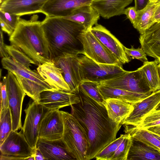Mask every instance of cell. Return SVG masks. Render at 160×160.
I'll use <instances>...</instances> for the list:
<instances>
[{
  "label": "cell",
  "instance_id": "cell-1",
  "mask_svg": "<svg viewBox=\"0 0 160 160\" xmlns=\"http://www.w3.org/2000/svg\"><path fill=\"white\" fill-rule=\"evenodd\" d=\"M80 101L70 106L71 113L85 131L88 146V160L95 158L98 154L116 138L122 124L112 120L106 108L94 101L79 87L75 92Z\"/></svg>",
  "mask_w": 160,
  "mask_h": 160
},
{
  "label": "cell",
  "instance_id": "cell-2",
  "mask_svg": "<svg viewBox=\"0 0 160 160\" xmlns=\"http://www.w3.org/2000/svg\"><path fill=\"white\" fill-rule=\"evenodd\" d=\"M41 26L51 61L67 55L81 54V36L86 31L82 26L62 18L47 16Z\"/></svg>",
  "mask_w": 160,
  "mask_h": 160
},
{
  "label": "cell",
  "instance_id": "cell-3",
  "mask_svg": "<svg viewBox=\"0 0 160 160\" xmlns=\"http://www.w3.org/2000/svg\"><path fill=\"white\" fill-rule=\"evenodd\" d=\"M9 41L11 45L25 53L36 65L51 61L41 22L20 18Z\"/></svg>",
  "mask_w": 160,
  "mask_h": 160
},
{
  "label": "cell",
  "instance_id": "cell-4",
  "mask_svg": "<svg viewBox=\"0 0 160 160\" xmlns=\"http://www.w3.org/2000/svg\"><path fill=\"white\" fill-rule=\"evenodd\" d=\"M64 129L62 139L69 153L77 160H88V142L87 134L71 113L61 111Z\"/></svg>",
  "mask_w": 160,
  "mask_h": 160
},
{
  "label": "cell",
  "instance_id": "cell-5",
  "mask_svg": "<svg viewBox=\"0 0 160 160\" xmlns=\"http://www.w3.org/2000/svg\"><path fill=\"white\" fill-rule=\"evenodd\" d=\"M80 72L82 81L100 84L118 77L126 72L122 65L100 64L82 55L79 57Z\"/></svg>",
  "mask_w": 160,
  "mask_h": 160
},
{
  "label": "cell",
  "instance_id": "cell-6",
  "mask_svg": "<svg viewBox=\"0 0 160 160\" xmlns=\"http://www.w3.org/2000/svg\"><path fill=\"white\" fill-rule=\"evenodd\" d=\"M17 131L12 130L0 145V160H26L35 157V152L22 133Z\"/></svg>",
  "mask_w": 160,
  "mask_h": 160
},
{
  "label": "cell",
  "instance_id": "cell-7",
  "mask_svg": "<svg viewBox=\"0 0 160 160\" xmlns=\"http://www.w3.org/2000/svg\"><path fill=\"white\" fill-rule=\"evenodd\" d=\"M5 80L8 96V107L11 115L12 130L18 131L22 128L21 120L23 100L26 95L15 75L8 71Z\"/></svg>",
  "mask_w": 160,
  "mask_h": 160
},
{
  "label": "cell",
  "instance_id": "cell-8",
  "mask_svg": "<svg viewBox=\"0 0 160 160\" xmlns=\"http://www.w3.org/2000/svg\"><path fill=\"white\" fill-rule=\"evenodd\" d=\"M25 118L22 130L26 140L35 152L38 139V127L48 110L38 102L29 103L24 110Z\"/></svg>",
  "mask_w": 160,
  "mask_h": 160
},
{
  "label": "cell",
  "instance_id": "cell-9",
  "mask_svg": "<svg viewBox=\"0 0 160 160\" xmlns=\"http://www.w3.org/2000/svg\"><path fill=\"white\" fill-rule=\"evenodd\" d=\"M81 40L83 55L100 64L122 65L115 57L109 52L99 42L90 30L81 34Z\"/></svg>",
  "mask_w": 160,
  "mask_h": 160
},
{
  "label": "cell",
  "instance_id": "cell-10",
  "mask_svg": "<svg viewBox=\"0 0 160 160\" xmlns=\"http://www.w3.org/2000/svg\"><path fill=\"white\" fill-rule=\"evenodd\" d=\"M100 84L139 93L152 92L141 71L138 68L127 71L122 75Z\"/></svg>",
  "mask_w": 160,
  "mask_h": 160
},
{
  "label": "cell",
  "instance_id": "cell-11",
  "mask_svg": "<svg viewBox=\"0 0 160 160\" xmlns=\"http://www.w3.org/2000/svg\"><path fill=\"white\" fill-rule=\"evenodd\" d=\"M90 30L109 52L122 64L128 63L131 58L126 53L125 46L106 28L98 23Z\"/></svg>",
  "mask_w": 160,
  "mask_h": 160
},
{
  "label": "cell",
  "instance_id": "cell-12",
  "mask_svg": "<svg viewBox=\"0 0 160 160\" xmlns=\"http://www.w3.org/2000/svg\"><path fill=\"white\" fill-rule=\"evenodd\" d=\"M64 125L59 109L48 110L41 120L38 127V138L54 140L62 138Z\"/></svg>",
  "mask_w": 160,
  "mask_h": 160
},
{
  "label": "cell",
  "instance_id": "cell-13",
  "mask_svg": "<svg viewBox=\"0 0 160 160\" xmlns=\"http://www.w3.org/2000/svg\"><path fill=\"white\" fill-rule=\"evenodd\" d=\"M52 62L62 70L63 77L70 88L71 92L75 93L82 81L78 55H67Z\"/></svg>",
  "mask_w": 160,
  "mask_h": 160
},
{
  "label": "cell",
  "instance_id": "cell-14",
  "mask_svg": "<svg viewBox=\"0 0 160 160\" xmlns=\"http://www.w3.org/2000/svg\"><path fill=\"white\" fill-rule=\"evenodd\" d=\"M80 101L79 97L76 92L54 89L42 92L38 103L48 110H51L71 106Z\"/></svg>",
  "mask_w": 160,
  "mask_h": 160
},
{
  "label": "cell",
  "instance_id": "cell-15",
  "mask_svg": "<svg viewBox=\"0 0 160 160\" xmlns=\"http://www.w3.org/2000/svg\"><path fill=\"white\" fill-rule=\"evenodd\" d=\"M160 103V90L153 92L142 100L132 104L133 109L122 125L137 126L144 118L155 109Z\"/></svg>",
  "mask_w": 160,
  "mask_h": 160
},
{
  "label": "cell",
  "instance_id": "cell-16",
  "mask_svg": "<svg viewBox=\"0 0 160 160\" xmlns=\"http://www.w3.org/2000/svg\"><path fill=\"white\" fill-rule=\"evenodd\" d=\"M93 0H47L41 13L49 17L65 18L71 15L78 8L90 5Z\"/></svg>",
  "mask_w": 160,
  "mask_h": 160
},
{
  "label": "cell",
  "instance_id": "cell-17",
  "mask_svg": "<svg viewBox=\"0 0 160 160\" xmlns=\"http://www.w3.org/2000/svg\"><path fill=\"white\" fill-rule=\"evenodd\" d=\"M36 147L46 160H75L68 151L62 138L54 140L38 138Z\"/></svg>",
  "mask_w": 160,
  "mask_h": 160
},
{
  "label": "cell",
  "instance_id": "cell-18",
  "mask_svg": "<svg viewBox=\"0 0 160 160\" xmlns=\"http://www.w3.org/2000/svg\"><path fill=\"white\" fill-rule=\"evenodd\" d=\"M47 0H3L0 10L20 16L41 12Z\"/></svg>",
  "mask_w": 160,
  "mask_h": 160
},
{
  "label": "cell",
  "instance_id": "cell-19",
  "mask_svg": "<svg viewBox=\"0 0 160 160\" xmlns=\"http://www.w3.org/2000/svg\"><path fill=\"white\" fill-rule=\"evenodd\" d=\"M37 71L43 80L53 89L71 92L61 68L50 61L38 66Z\"/></svg>",
  "mask_w": 160,
  "mask_h": 160
},
{
  "label": "cell",
  "instance_id": "cell-20",
  "mask_svg": "<svg viewBox=\"0 0 160 160\" xmlns=\"http://www.w3.org/2000/svg\"><path fill=\"white\" fill-rule=\"evenodd\" d=\"M139 41L141 48L146 54L155 59L158 64L160 62V22H156L142 34Z\"/></svg>",
  "mask_w": 160,
  "mask_h": 160
},
{
  "label": "cell",
  "instance_id": "cell-21",
  "mask_svg": "<svg viewBox=\"0 0 160 160\" xmlns=\"http://www.w3.org/2000/svg\"><path fill=\"white\" fill-rule=\"evenodd\" d=\"M3 68L12 72L32 80L46 88L53 89L42 78L37 71L28 69L11 57L3 58L1 60Z\"/></svg>",
  "mask_w": 160,
  "mask_h": 160
},
{
  "label": "cell",
  "instance_id": "cell-22",
  "mask_svg": "<svg viewBox=\"0 0 160 160\" xmlns=\"http://www.w3.org/2000/svg\"><path fill=\"white\" fill-rule=\"evenodd\" d=\"M133 0H93L90 5L105 19L123 14Z\"/></svg>",
  "mask_w": 160,
  "mask_h": 160
},
{
  "label": "cell",
  "instance_id": "cell-23",
  "mask_svg": "<svg viewBox=\"0 0 160 160\" xmlns=\"http://www.w3.org/2000/svg\"><path fill=\"white\" fill-rule=\"evenodd\" d=\"M100 16L90 5H86L75 9L71 15L62 18L79 24L88 30L98 23Z\"/></svg>",
  "mask_w": 160,
  "mask_h": 160
},
{
  "label": "cell",
  "instance_id": "cell-24",
  "mask_svg": "<svg viewBox=\"0 0 160 160\" xmlns=\"http://www.w3.org/2000/svg\"><path fill=\"white\" fill-rule=\"evenodd\" d=\"M105 105L109 118L121 124L133 109L132 104L117 98L106 99Z\"/></svg>",
  "mask_w": 160,
  "mask_h": 160
},
{
  "label": "cell",
  "instance_id": "cell-25",
  "mask_svg": "<svg viewBox=\"0 0 160 160\" xmlns=\"http://www.w3.org/2000/svg\"><path fill=\"white\" fill-rule=\"evenodd\" d=\"M99 90L105 100L109 98H117L133 104L139 102L149 96L152 92L139 93L115 88L100 84Z\"/></svg>",
  "mask_w": 160,
  "mask_h": 160
},
{
  "label": "cell",
  "instance_id": "cell-26",
  "mask_svg": "<svg viewBox=\"0 0 160 160\" xmlns=\"http://www.w3.org/2000/svg\"><path fill=\"white\" fill-rule=\"evenodd\" d=\"M160 160V152L144 143L133 139L127 160Z\"/></svg>",
  "mask_w": 160,
  "mask_h": 160
},
{
  "label": "cell",
  "instance_id": "cell-27",
  "mask_svg": "<svg viewBox=\"0 0 160 160\" xmlns=\"http://www.w3.org/2000/svg\"><path fill=\"white\" fill-rule=\"evenodd\" d=\"M155 7V2H150L144 8L137 11V20L133 27L140 35L144 33L155 23L154 19Z\"/></svg>",
  "mask_w": 160,
  "mask_h": 160
},
{
  "label": "cell",
  "instance_id": "cell-28",
  "mask_svg": "<svg viewBox=\"0 0 160 160\" xmlns=\"http://www.w3.org/2000/svg\"><path fill=\"white\" fill-rule=\"evenodd\" d=\"M138 69L153 92L160 90V77L158 64L154 61H147Z\"/></svg>",
  "mask_w": 160,
  "mask_h": 160
},
{
  "label": "cell",
  "instance_id": "cell-29",
  "mask_svg": "<svg viewBox=\"0 0 160 160\" xmlns=\"http://www.w3.org/2000/svg\"><path fill=\"white\" fill-rule=\"evenodd\" d=\"M125 133H129L133 139L140 141L160 152V141L146 129H139L129 125H124Z\"/></svg>",
  "mask_w": 160,
  "mask_h": 160
},
{
  "label": "cell",
  "instance_id": "cell-30",
  "mask_svg": "<svg viewBox=\"0 0 160 160\" xmlns=\"http://www.w3.org/2000/svg\"><path fill=\"white\" fill-rule=\"evenodd\" d=\"M14 74L26 95L34 101L38 102L40 93L44 91L48 90L42 86L32 80L18 74Z\"/></svg>",
  "mask_w": 160,
  "mask_h": 160
},
{
  "label": "cell",
  "instance_id": "cell-31",
  "mask_svg": "<svg viewBox=\"0 0 160 160\" xmlns=\"http://www.w3.org/2000/svg\"><path fill=\"white\" fill-rule=\"evenodd\" d=\"M0 145L12 130L11 115L8 107L0 112Z\"/></svg>",
  "mask_w": 160,
  "mask_h": 160
},
{
  "label": "cell",
  "instance_id": "cell-32",
  "mask_svg": "<svg viewBox=\"0 0 160 160\" xmlns=\"http://www.w3.org/2000/svg\"><path fill=\"white\" fill-rule=\"evenodd\" d=\"M98 83L90 81H82L79 87L88 96L102 105H105V100L101 94Z\"/></svg>",
  "mask_w": 160,
  "mask_h": 160
},
{
  "label": "cell",
  "instance_id": "cell-33",
  "mask_svg": "<svg viewBox=\"0 0 160 160\" xmlns=\"http://www.w3.org/2000/svg\"><path fill=\"white\" fill-rule=\"evenodd\" d=\"M125 136V134L121 135L119 138L112 141L101 150L95 158L97 160H111Z\"/></svg>",
  "mask_w": 160,
  "mask_h": 160
},
{
  "label": "cell",
  "instance_id": "cell-34",
  "mask_svg": "<svg viewBox=\"0 0 160 160\" xmlns=\"http://www.w3.org/2000/svg\"><path fill=\"white\" fill-rule=\"evenodd\" d=\"M132 138L129 133H125L124 138L118 147L111 160H127Z\"/></svg>",
  "mask_w": 160,
  "mask_h": 160
},
{
  "label": "cell",
  "instance_id": "cell-35",
  "mask_svg": "<svg viewBox=\"0 0 160 160\" xmlns=\"http://www.w3.org/2000/svg\"><path fill=\"white\" fill-rule=\"evenodd\" d=\"M6 49L10 55L20 63L28 69L31 64H35V62L25 53L19 49L11 45L5 46Z\"/></svg>",
  "mask_w": 160,
  "mask_h": 160
},
{
  "label": "cell",
  "instance_id": "cell-36",
  "mask_svg": "<svg viewBox=\"0 0 160 160\" xmlns=\"http://www.w3.org/2000/svg\"><path fill=\"white\" fill-rule=\"evenodd\" d=\"M20 16L0 10V19L7 24L14 31L20 19Z\"/></svg>",
  "mask_w": 160,
  "mask_h": 160
},
{
  "label": "cell",
  "instance_id": "cell-37",
  "mask_svg": "<svg viewBox=\"0 0 160 160\" xmlns=\"http://www.w3.org/2000/svg\"><path fill=\"white\" fill-rule=\"evenodd\" d=\"M124 49L126 53L128 56L139 60L143 63L148 61L147 55L142 48H135L133 46H131L130 48L125 47Z\"/></svg>",
  "mask_w": 160,
  "mask_h": 160
},
{
  "label": "cell",
  "instance_id": "cell-38",
  "mask_svg": "<svg viewBox=\"0 0 160 160\" xmlns=\"http://www.w3.org/2000/svg\"><path fill=\"white\" fill-rule=\"evenodd\" d=\"M1 105L0 112L8 107V96L7 91L6 84L3 79L0 82Z\"/></svg>",
  "mask_w": 160,
  "mask_h": 160
},
{
  "label": "cell",
  "instance_id": "cell-39",
  "mask_svg": "<svg viewBox=\"0 0 160 160\" xmlns=\"http://www.w3.org/2000/svg\"><path fill=\"white\" fill-rule=\"evenodd\" d=\"M129 20L133 26L136 23L138 18V12L135 7H130L125 8L123 13Z\"/></svg>",
  "mask_w": 160,
  "mask_h": 160
},
{
  "label": "cell",
  "instance_id": "cell-40",
  "mask_svg": "<svg viewBox=\"0 0 160 160\" xmlns=\"http://www.w3.org/2000/svg\"><path fill=\"white\" fill-rule=\"evenodd\" d=\"M2 31H0V52L1 57L2 58H5L10 57L7 52L5 48L6 45L4 44L3 40Z\"/></svg>",
  "mask_w": 160,
  "mask_h": 160
},
{
  "label": "cell",
  "instance_id": "cell-41",
  "mask_svg": "<svg viewBox=\"0 0 160 160\" xmlns=\"http://www.w3.org/2000/svg\"><path fill=\"white\" fill-rule=\"evenodd\" d=\"M149 2V0H134V7L137 11L140 10L146 7Z\"/></svg>",
  "mask_w": 160,
  "mask_h": 160
},
{
  "label": "cell",
  "instance_id": "cell-42",
  "mask_svg": "<svg viewBox=\"0 0 160 160\" xmlns=\"http://www.w3.org/2000/svg\"><path fill=\"white\" fill-rule=\"evenodd\" d=\"M155 10L154 19L156 22H160V0H158L155 2Z\"/></svg>",
  "mask_w": 160,
  "mask_h": 160
},
{
  "label": "cell",
  "instance_id": "cell-43",
  "mask_svg": "<svg viewBox=\"0 0 160 160\" xmlns=\"http://www.w3.org/2000/svg\"><path fill=\"white\" fill-rule=\"evenodd\" d=\"M0 22L1 30L7 33L10 36H11L14 31L2 20L0 19Z\"/></svg>",
  "mask_w": 160,
  "mask_h": 160
},
{
  "label": "cell",
  "instance_id": "cell-44",
  "mask_svg": "<svg viewBox=\"0 0 160 160\" xmlns=\"http://www.w3.org/2000/svg\"><path fill=\"white\" fill-rule=\"evenodd\" d=\"M148 131L160 136V125L151 127L146 129Z\"/></svg>",
  "mask_w": 160,
  "mask_h": 160
},
{
  "label": "cell",
  "instance_id": "cell-45",
  "mask_svg": "<svg viewBox=\"0 0 160 160\" xmlns=\"http://www.w3.org/2000/svg\"><path fill=\"white\" fill-rule=\"evenodd\" d=\"M35 160H46L41 152L37 148L35 154Z\"/></svg>",
  "mask_w": 160,
  "mask_h": 160
},
{
  "label": "cell",
  "instance_id": "cell-46",
  "mask_svg": "<svg viewBox=\"0 0 160 160\" xmlns=\"http://www.w3.org/2000/svg\"><path fill=\"white\" fill-rule=\"evenodd\" d=\"M160 109V103L157 106L155 109L154 110H158Z\"/></svg>",
  "mask_w": 160,
  "mask_h": 160
},
{
  "label": "cell",
  "instance_id": "cell-47",
  "mask_svg": "<svg viewBox=\"0 0 160 160\" xmlns=\"http://www.w3.org/2000/svg\"><path fill=\"white\" fill-rule=\"evenodd\" d=\"M152 133L160 141V136H159V135H158V134H155V133Z\"/></svg>",
  "mask_w": 160,
  "mask_h": 160
},
{
  "label": "cell",
  "instance_id": "cell-48",
  "mask_svg": "<svg viewBox=\"0 0 160 160\" xmlns=\"http://www.w3.org/2000/svg\"><path fill=\"white\" fill-rule=\"evenodd\" d=\"M158 67L159 70V74L160 77V62L158 64Z\"/></svg>",
  "mask_w": 160,
  "mask_h": 160
},
{
  "label": "cell",
  "instance_id": "cell-49",
  "mask_svg": "<svg viewBox=\"0 0 160 160\" xmlns=\"http://www.w3.org/2000/svg\"><path fill=\"white\" fill-rule=\"evenodd\" d=\"M150 0V2H156L158 0Z\"/></svg>",
  "mask_w": 160,
  "mask_h": 160
},
{
  "label": "cell",
  "instance_id": "cell-50",
  "mask_svg": "<svg viewBox=\"0 0 160 160\" xmlns=\"http://www.w3.org/2000/svg\"><path fill=\"white\" fill-rule=\"evenodd\" d=\"M0 0V2H2V1L3 0Z\"/></svg>",
  "mask_w": 160,
  "mask_h": 160
}]
</instances>
